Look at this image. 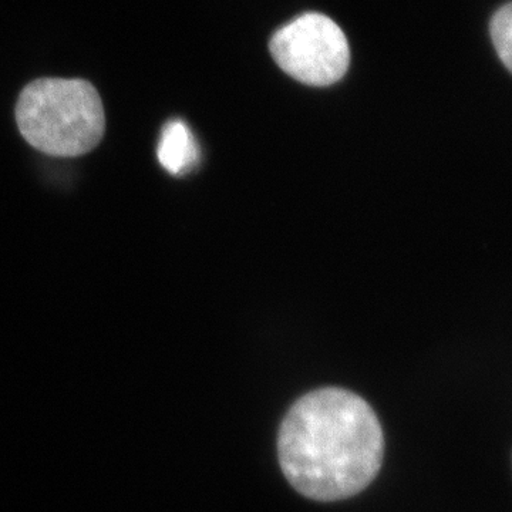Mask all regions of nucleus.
Here are the masks:
<instances>
[{
    "mask_svg": "<svg viewBox=\"0 0 512 512\" xmlns=\"http://www.w3.org/2000/svg\"><path fill=\"white\" fill-rule=\"evenodd\" d=\"M269 46L278 66L308 86H330L348 72V39L332 19L320 13L292 20L275 33Z\"/></svg>",
    "mask_w": 512,
    "mask_h": 512,
    "instance_id": "obj_3",
    "label": "nucleus"
},
{
    "mask_svg": "<svg viewBox=\"0 0 512 512\" xmlns=\"http://www.w3.org/2000/svg\"><path fill=\"white\" fill-rule=\"evenodd\" d=\"M286 480L315 501L346 500L365 490L383 464L375 412L357 394L326 387L293 404L278 436Z\"/></svg>",
    "mask_w": 512,
    "mask_h": 512,
    "instance_id": "obj_1",
    "label": "nucleus"
},
{
    "mask_svg": "<svg viewBox=\"0 0 512 512\" xmlns=\"http://www.w3.org/2000/svg\"><path fill=\"white\" fill-rule=\"evenodd\" d=\"M158 160L168 173L174 175L187 173L200 160V147L183 120L165 124L158 146Z\"/></svg>",
    "mask_w": 512,
    "mask_h": 512,
    "instance_id": "obj_4",
    "label": "nucleus"
},
{
    "mask_svg": "<svg viewBox=\"0 0 512 512\" xmlns=\"http://www.w3.org/2000/svg\"><path fill=\"white\" fill-rule=\"evenodd\" d=\"M20 134L47 156L72 158L99 146L106 130L96 87L82 79H39L16 104Z\"/></svg>",
    "mask_w": 512,
    "mask_h": 512,
    "instance_id": "obj_2",
    "label": "nucleus"
},
{
    "mask_svg": "<svg viewBox=\"0 0 512 512\" xmlns=\"http://www.w3.org/2000/svg\"><path fill=\"white\" fill-rule=\"evenodd\" d=\"M491 39L495 50L508 70L512 69V5L510 2L498 9L491 19Z\"/></svg>",
    "mask_w": 512,
    "mask_h": 512,
    "instance_id": "obj_5",
    "label": "nucleus"
}]
</instances>
